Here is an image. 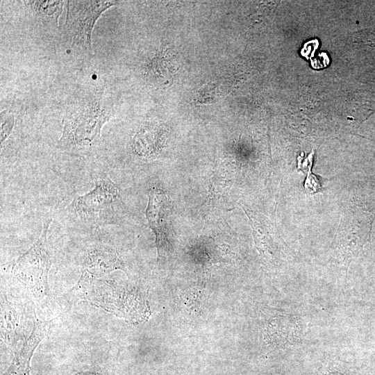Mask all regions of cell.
Wrapping results in <instances>:
<instances>
[{
    "label": "cell",
    "instance_id": "8",
    "mask_svg": "<svg viewBox=\"0 0 375 375\" xmlns=\"http://www.w3.org/2000/svg\"><path fill=\"white\" fill-rule=\"evenodd\" d=\"M159 130L151 126H145L135 135L133 147L135 152L142 156H153L160 146Z\"/></svg>",
    "mask_w": 375,
    "mask_h": 375
},
{
    "label": "cell",
    "instance_id": "2",
    "mask_svg": "<svg viewBox=\"0 0 375 375\" xmlns=\"http://www.w3.org/2000/svg\"><path fill=\"white\" fill-rule=\"evenodd\" d=\"M52 219L43 223L40 238L14 262L12 272L24 285L38 297L49 294L48 274L51 256L47 241V231Z\"/></svg>",
    "mask_w": 375,
    "mask_h": 375
},
{
    "label": "cell",
    "instance_id": "4",
    "mask_svg": "<svg viewBox=\"0 0 375 375\" xmlns=\"http://www.w3.org/2000/svg\"><path fill=\"white\" fill-rule=\"evenodd\" d=\"M109 111L89 106L63 119L62 133L58 146L64 148L85 147L99 137L103 125L109 120Z\"/></svg>",
    "mask_w": 375,
    "mask_h": 375
},
{
    "label": "cell",
    "instance_id": "10",
    "mask_svg": "<svg viewBox=\"0 0 375 375\" xmlns=\"http://www.w3.org/2000/svg\"><path fill=\"white\" fill-rule=\"evenodd\" d=\"M1 131H0V142L1 147L2 149L3 144L8 137L11 133L14 123L15 116L14 114L8 110H3L1 112Z\"/></svg>",
    "mask_w": 375,
    "mask_h": 375
},
{
    "label": "cell",
    "instance_id": "3",
    "mask_svg": "<svg viewBox=\"0 0 375 375\" xmlns=\"http://www.w3.org/2000/svg\"><path fill=\"white\" fill-rule=\"evenodd\" d=\"M64 26L65 35L72 46L91 51V35L94 25L106 10L115 5L113 1H68Z\"/></svg>",
    "mask_w": 375,
    "mask_h": 375
},
{
    "label": "cell",
    "instance_id": "9",
    "mask_svg": "<svg viewBox=\"0 0 375 375\" xmlns=\"http://www.w3.org/2000/svg\"><path fill=\"white\" fill-rule=\"evenodd\" d=\"M31 3L40 15L53 18L56 25L58 24V19L62 12L64 1H36Z\"/></svg>",
    "mask_w": 375,
    "mask_h": 375
},
{
    "label": "cell",
    "instance_id": "6",
    "mask_svg": "<svg viewBox=\"0 0 375 375\" xmlns=\"http://www.w3.org/2000/svg\"><path fill=\"white\" fill-rule=\"evenodd\" d=\"M47 324L35 318L34 328L21 349L15 355L2 375H30V361L33 351L47 333Z\"/></svg>",
    "mask_w": 375,
    "mask_h": 375
},
{
    "label": "cell",
    "instance_id": "1",
    "mask_svg": "<svg viewBox=\"0 0 375 375\" xmlns=\"http://www.w3.org/2000/svg\"><path fill=\"white\" fill-rule=\"evenodd\" d=\"M121 201L117 186L106 174L94 179V187L79 195L74 193L65 209L70 222L79 227L93 228L115 220V206Z\"/></svg>",
    "mask_w": 375,
    "mask_h": 375
},
{
    "label": "cell",
    "instance_id": "7",
    "mask_svg": "<svg viewBox=\"0 0 375 375\" xmlns=\"http://www.w3.org/2000/svg\"><path fill=\"white\" fill-rule=\"evenodd\" d=\"M122 265L115 249L101 244L95 245L88 252L83 273L101 276L115 269H122Z\"/></svg>",
    "mask_w": 375,
    "mask_h": 375
},
{
    "label": "cell",
    "instance_id": "5",
    "mask_svg": "<svg viewBox=\"0 0 375 375\" xmlns=\"http://www.w3.org/2000/svg\"><path fill=\"white\" fill-rule=\"evenodd\" d=\"M148 205L146 217L149 226L156 235L158 258L169 249V235L172 231V208L167 194L158 188L148 191Z\"/></svg>",
    "mask_w": 375,
    "mask_h": 375
}]
</instances>
